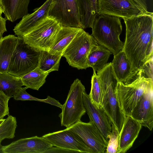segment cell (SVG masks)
Returning <instances> with one entry per match:
<instances>
[{
    "mask_svg": "<svg viewBox=\"0 0 153 153\" xmlns=\"http://www.w3.org/2000/svg\"><path fill=\"white\" fill-rule=\"evenodd\" d=\"M98 44L95 38L81 29L67 47L62 54L69 65L78 69L88 68V55L94 46Z\"/></svg>",
    "mask_w": 153,
    "mask_h": 153,
    "instance_id": "7",
    "label": "cell"
},
{
    "mask_svg": "<svg viewBox=\"0 0 153 153\" xmlns=\"http://www.w3.org/2000/svg\"><path fill=\"white\" fill-rule=\"evenodd\" d=\"M153 58L146 61L140 70L143 74L147 78L153 79Z\"/></svg>",
    "mask_w": 153,
    "mask_h": 153,
    "instance_id": "31",
    "label": "cell"
},
{
    "mask_svg": "<svg viewBox=\"0 0 153 153\" xmlns=\"http://www.w3.org/2000/svg\"><path fill=\"white\" fill-rule=\"evenodd\" d=\"M48 16L62 27L81 28L76 0H52Z\"/></svg>",
    "mask_w": 153,
    "mask_h": 153,
    "instance_id": "9",
    "label": "cell"
},
{
    "mask_svg": "<svg viewBox=\"0 0 153 153\" xmlns=\"http://www.w3.org/2000/svg\"><path fill=\"white\" fill-rule=\"evenodd\" d=\"M17 124L16 117L8 115L0 126V145L4 139H13L15 137Z\"/></svg>",
    "mask_w": 153,
    "mask_h": 153,
    "instance_id": "27",
    "label": "cell"
},
{
    "mask_svg": "<svg viewBox=\"0 0 153 153\" xmlns=\"http://www.w3.org/2000/svg\"><path fill=\"white\" fill-rule=\"evenodd\" d=\"M142 126L131 116H126L122 128L119 135V147L117 153H126L132 146Z\"/></svg>",
    "mask_w": 153,
    "mask_h": 153,
    "instance_id": "17",
    "label": "cell"
},
{
    "mask_svg": "<svg viewBox=\"0 0 153 153\" xmlns=\"http://www.w3.org/2000/svg\"><path fill=\"white\" fill-rule=\"evenodd\" d=\"M5 119H2L0 120V126L2 124V123L4 121Z\"/></svg>",
    "mask_w": 153,
    "mask_h": 153,
    "instance_id": "37",
    "label": "cell"
},
{
    "mask_svg": "<svg viewBox=\"0 0 153 153\" xmlns=\"http://www.w3.org/2000/svg\"><path fill=\"white\" fill-rule=\"evenodd\" d=\"M6 19L0 15V41L2 38L3 33L7 31L6 28Z\"/></svg>",
    "mask_w": 153,
    "mask_h": 153,
    "instance_id": "33",
    "label": "cell"
},
{
    "mask_svg": "<svg viewBox=\"0 0 153 153\" xmlns=\"http://www.w3.org/2000/svg\"><path fill=\"white\" fill-rule=\"evenodd\" d=\"M10 98L0 90V120L9 114L8 103Z\"/></svg>",
    "mask_w": 153,
    "mask_h": 153,
    "instance_id": "30",
    "label": "cell"
},
{
    "mask_svg": "<svg viewBox=\"0 0 153 153\" xmlns=\"http://www.w3.org/2000/svg\"><path fill=\"white\" fill-rule=\"evenodd\" d=\"M61 27L56 21L48 17L31 31L20 37L30 46L48 52Z\"/></svg>",
    "mask_w": 153,
    "mask_h": 153,
    "instance_id": "8",
    "label": "cell"
},
{
    "mask_svg": "<svg viewBox=\"0 0 153 153\" xmlns=\"http://www.w3.org/2000/svg\"><path fill=\"white\" fill-rule=\"evenodd\" d=\"M113 69L119 81L124 84L134 80L137 73L133 71L123 50L114 55L111 62Z\"/></svg>",
    "mask_w": 153,
    "mask_h": 153,
    "instance_id": "18",
    "label": "cell"
},
{
    "mask_svg": "<svg viewBox=\"0 0 153 153\" xmlns=\"http://www.w3.org/2000/svg\"><path fill=\"white\" fill-rule=\"evenodd\" d=\"M112 125V131L108 138L106 148L107 153H117L119 147V136L115 126Z\"/></svg>",
    "mask_w": 153,
    "mask_h": 153,
    "instance_id": "29",
    "label": "cell"
},
{
    "mask_svg": "<svg viewBox=\"0 0 153 153\" xmlns=\"http://www.w3.org/2000/svg\"><path fill=\"white\" fill-rule=\"evenodd\" d=\"M85 91L84 86L78 79L71 85L67 99L62 105V112L59 117L62 126L68 128L81 121L86 112L83 101V94Z\"/></svg>",
    "mask_w": 153,
    "mask_h": 153,
    "instance_id": "6",
    "label": "cell"
},
{
    "mask_svg": "<svg viewBox=\"0 0 153 153\" xmlns=\"http://www.w3.org/2000/svg\"><path fill=\"white\" fill-rule=\"evenodd\" d=\"M122 19L126 28L123 50L132 70L138 73L144 63L153 57V13Z\"/></svg>",
    "mask_w": 153,
    "mask_h": 153,
    "instance_id": "1",
    "label": "cell"
},
{
    "mask_svg": "<svg viewBox=\"0 0 153 153\" xmlns=\"http://www.w3.org/2000/svg\"><path fill=\"white\" fill-rule=\"evenodd\" d=\"M22 86L21 78L8 73L0 74V90L3 91L7 96L13 97L16 89Z\"/></svg>",
    "mask_w": 153,
    "mask_h": 153,
    "instance_id": "26",
    "label": "cell"
},
{
    "mask_svg": "<svg viewBox=\"0 0 153 153\" xmlns=\"http://www.w3.org/2000/svg\"><path fill=\"white\" fill-rule=\"evenodd\" d=\"M71 132L93 151L94 153H104L108 143L94 123L81 120L65 128Z\"/></svg>",
    "mask_w": 153,
    "mask_h": 153,
    "instance_id": "10",
    "label": "cell"
},
{
    "mask_svg": "<svg viewBox=\"0 0 153 153\" xmlns=\"http://www.w3.org/2000/svg\"><path fill=\"white\" fill-rule=\"evenodd\" d=\"M62 55L54 54L46 51H41L38 67L43 71L49 73L58 71Z\"/></svg>",
    "mask_w": 153,
    "mask_h": 153,
    "instance_id": "25",
    "label": "cell"
},
{
    "mask_svg": "<svg viewBox=\"0 0 153 153\" xmlns=\"http://www.w3.org/2000/svg\"><path fill=\"white\" fill-rule=\"evenodd\" d=\"M92 7V11L94 13L97 15V0H90Z\"/></svg>",
    "mask_w": 153,
    "mask_h": 153,
    "instance_id": "35",
    "label": "cell"
},
{
    "mask_svg": "<svg viewBox=\"0 0 153 153\" xmlns=\"http://www.w3.org/2000/svg\"><path fill=\"white\" fill-rule=\"evenodd\" d=\"M17 37L9 35L0 41V74L7 73L9 64L17 43Z\"/></svg>",
    "mask_w": 153,
    "mask_h": 153,
    "instance_id": "21",
    "label": "cell"
},
{
    "mask_svg": "<svg viewBox=\"0 0 153 153\" xmlns=\"http://www.w3.org/2000/svg\"><path fill=\"white\" fill-rule=\"evenodd\" d=\"M17 38L7 73L20 78L38 67L41 51L26 43L21 37Z\"/></svg>",
    "mask_w": 153,
    "mask_h": 153,
    "instance_id": "5",
    "label": "cell"
},
{
    "mask_svg": "<svg viewBox=\"0 0 153 153\" xmlns=\"http://www.w3.org/2000/svg\"><path fill=\"white\" fill-rule=\"evenodd\" d=\"M49 74L37 67L20 78L23 85L28 88L38 90L45 82L46 78Z\"/></svg>",
    "mask_w": 153,
    "mask_h": 153,
    "instance_id": "24",
    "label": "cell"
},
{
    "mask_svg": "<svg viewBox=\"0 0 153 153\" xmlns=\"http://www.w3.org/2000/svg\"><path fill=\"white\" fill-rule=\"evenodd\" d=\"M52 0H46L40 7L34 9V12L25 15L14 27L13 30L17 37H22L32 30L48 17Z\"/></svg>",
    "mask_w": 153,
    "mask_h": 153,
    "instance_id": "16",
    "label": "cell"
},
{
    "mask_svg": "<svg viewBox=\"0 0 153 153\" xmlns=\"http://www.w3.org/2000/svg\"><path fill=\"white\" fill-rule=\"evenodd\" d=\"M53 146L45 138L35 136L22 138L4 146V153H45Z\"/></svg>",
    "mask_w": 153,
    "mask_h": 153,
    "instance_id": "14",
    "label": "cell"
},
{
    "mask_svg": "<svg viewBox=\"0 0 153 153\" xmlns=\"http://www.w3.org/2000/svg\"><path fill=\"white\" fill-rule=\"evenodd\" d=\"M93 70V74L91 79V90L88 95L92 101L99 106L100 105L101 88L96 71Z\"/></svg>",
    "mask_w": 153,
    "mask_h": 153,
    "instance_id": "28",
    "label": "cell"
},
{
    "mask_svg": "<svg viewBox=\"0 0 153 153\" xmlns=\"http://www.w3.org/2000/svg\"><path fill=\"white\" fill-rule=\"evenodd\" d=\"M4 146H2L1 144L0 145V153H4L3 150Z\"/></svg>",
    "mask_w": 153,
    "mask_h": 153,
    "instance_id": "36",
    "label": "cell"
},
{
    "mask_svg": "<svg viewBox=\"0 0 153 153\" xmlns=\"http://www.w3.org/2000/svg\"><path fill=\"white\" fill-rule=\"evenodd\" d=\"M53 146L74 150L78 153H94L78 137L66 129L43 135Z\"/></svg>",
    "mask_w": 153,
    "mask_h": 153,
    "instance_id": "12",
    "label": "cell"
},
{
    "mask_svg": "<svg viewBox=\"0 0 153 153\" xmlns=\"http://www.w3.org/2000/svg\"><path fill=\"white\" fill-rule=\"evenodd\" d=\"M97 14L130 18L149 13L134 0H97Z\"/></svg>",
    "mask_w": 153,
    "mask_h": 153,
    "instance_id": "11",
    "label": "cell"
},
{
    "mask_svg": "<svg viewBox=\"0 0 153 153\" xmlns=\"http://www.w3.org/2000/svg\"><path fill=\"white\" fill-rule=\"evenodd\" d=\"M101 88L100 105L111 123L115 126L119 135L121 131L126 116L120 105L117 94L119 80L114 71L111 62L108 63L97 72Z\"/></svg>",
    "mask_w": 153,
    "mask_h": 153,
    "instance_id": "2",
    "label": "cell"
},
{
    "mask_svg": "<svg viewBox=\"0 0 153 153\" xmlns=\"http://www.w3.org/2000/svg\"><path fill=\"white\" fill-rule=\"evenodd\" d=\"M81 29L77 27H61L48 52L54 54L62 55L67 47Z\"/></svg>",
    "mask_w": 153,
    "mask_h": 153,
    "instance_id": "20",
    "label": "cell"
},
{
    "mask_svg": "<svg viewBox=\"0 0 153 153\" xmlns=\"http://www.w3.org/2000/svg\"><path fill=\"white\" fill-rule=\"evenodd\" d=\"M110 51L102 45L98 44L91 50L88 56L87 63L88 67L98 72L107 64L111 54Z\"/></svg>",
    "mask_w": 153,
    "mask_h": 153,
    "instance_id": "22",
    "label": "cell"
},
{
    "mask_svg": "<svg viewBox=\"0 0 153 153\" xmlns=\"http://www.w3.org/2000/svg\"><path fill=\"white\" fill-rule=\"evenodd\" d=\"M153 79L146 77L140 70L135 79L124 84L119 81L117 94L120 105L126 116H130L132 111L147 88L153 85Z\"/></svg>",
    "mask_w": 153,
    "mask_h": 153,
    "instance_id": "4",
    "label": "cell"
},
{
    "mask_svg": "<svg viewBox=\"0 0 153 153\" xmlns=\"http://www.w3.org/2000/svg\"><path fill=\"white\" fill-rule=\"evenodd\" d=\"M143 9L146 11L148 10V7L146 3V0H134Z\"/></svg>",
    "mask_w": 153,
    "mask_h": 153,
    "instance_id": "34",
    "label": "cell"
},
{
    "mask_svg": "<svg viewBox=\"0 0 153 153\" xmlns=\"http://www.w3.org/2000/svg\"><path fill=\"white\" fill-rule=\"evenodd\" d=\"M30 0H0L5 18L12 22L28 13Z\"/></svg>",
    "mask_w": 153,
    "mask_h": 153,
    "instance_id": "19",
    "label": "cell"
},
{
    "mask_svg": "<svg viewBox=\"0 0 153 153\" xmlns=\"http://www.w3.org/2000/svg\"><path fill=\"white\" fill-rule=\"evenodd\" d=\"M83 98L90 121L94 123L108 143L112 131L111 121L101 106H98L92 102L85 91L83 93Z\"/></svg>",
    "mask_w": 153,
    "mask_h": 153,
    "instance_id": "13",
    "label": "cell"
},
{
    "mask_svg": "<svg viewBox=\"0 0 153 153\" xmlns=\"http://www.w3.org/2000/svg\"><path fill=\"white\" fill-rule=\"evenodd\" d=\"M52 147L46 151L45 153H78L72 150L65 149L61 148Z\"/></svg>",
    "mask_w": 153,
    "mask_h": 153,
    "instance_id": "32",
    "label": "cell"
},
{
    "mask_svg": "<svg viewBox=\"0 0 153 153\" xmlns=\"http://www.w3.org/2000/svg\"><path fill=\"white\" fill-rule=\"evenodd\" d=\"M81 28H91L97 15L92 11L90 0H76Z\"/></svg>",
    "mask_w": 153,
    "mask_h": 153,
    "instance_id": "23",
    "label": "cell"
},
{
    "mask_svg": "<svg viewBox=\"0 0 153 153\" xmlns=\"http://www.w3.org/2000/svg\"><path fill=\"white\" fill-rule=\"evenodd\" d=\"M142 126L152 131L153 127V85L146 90L130 115Z\"/></svg>",
    "mask_w": 153,
    "mask_h": 153,
    "instance_id": "15",
    "label": "cell"
},
{
    "mask_svg": "<svg viewBox=\"0 0 153 153\" xmlns=\"http://www.w3.org/2000/svg\"><path fill=\"white\" fill-rule=\"evenodd\" d=\"M121 18L97 14L91 27V35L98 43L109 50L114 55L123 49L124 43L120 38L122 31Z\"/></svg>",
    "mask_w": 153,
    "mask_h": 153,
    "instance_id": "3",
    "label": "cell"
}]
</instances>
